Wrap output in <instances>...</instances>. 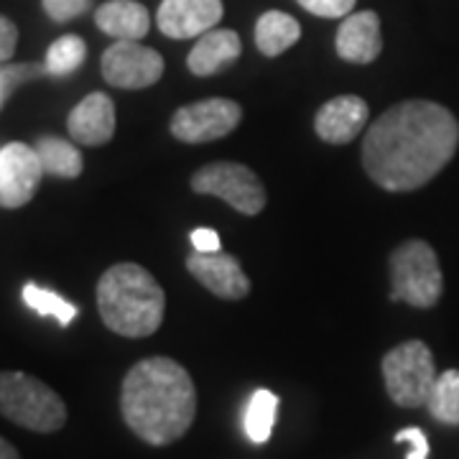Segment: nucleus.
I'll use <instances>...</instances> for the list:
<instances>
[{
  "mask_svg": "<svg viewBox=\"0 0 459 459\" xmlns=\"http://www.w3.org/2000/svg\"><path fill=\"white\" fill-rule=\"evenodd\" d=\"M459 123L444 105L406 100L388 108L362 138V166L377 186L413 192L455 159Z\"/></svg>",
  "mask_w": 459,
  "mask_h": 459,
  "instance_id": "f257e3e1",
  "label": "nucleus"
},
{
  "mask_svg": "<svg viewBox=\"0 0 459 459\" xmlns=\"http://www.w3.org/2000/svg\"><path fill=\"white\" fill-rule=\"evenodd\" d=\"M120 413L133 434L151 446L174 444L197 416L195 380L171 358L135 362L123 377Z\"/></svg>",
  "mask_w": 459,
  "mask_h": 459,
  "instance_id": "f03ea898",
  "label": "nucleus"
},
{
  "mask_svg": "<svg viewBox=\"0 0 459 459\" xmlns=\"http://www.w3.org/2000/svg\"><path fill=\"white\" fill-rule=\"evenodd\" d=\"M161 283L138 263H115L98 281V312L105 327L120 337H151L164 322Z\"/></svg>",
  "mask_w": 459,
  "mask_h": 459,
  "instance_id": "7ed1b4c3",
  "label": "nucleus"
},
{
  "mask_svg": "<svg viewBox=\"0 0 459 459\" xmlns=\"http://www.w3.org/2000/svg\"><path fill=\"white\" fill-rule=\"evenodd\" d=\"M0 416L39 434L59 431L66 424L62 395L29 373H0Z\"/></svg>",
  "mask_w": 459,
  "mask_h": 459,
  "instance_id": "20e7f679",
  "label": "nucleus"
},
{
  "mask_svg": "<svg viewBox=\"0 0 459 459\" xmlns=\"http://www.w3.org/2000/svg\"><path fill=\"white\" fill-rule=\"evenodd\" d=\"M444 276L437 250L424 240H406L391 253V299L413 309L439 304Z\"/></svg>",
  "mask_w": 459,
  "mask_h": 459,
  "instance_id": "39448f33",
  "label": "nucleus"
},
{
  "mask_svg": "<svg viewBox=\"0 0 459 459\" xmlns=\"http://www.w3.org/2000/svg\"><path fill=\"white\" fill-rule=\"evenodd\" d=\"M434 355L421 340H409L385 352L383 358V380L385 391L401 409L427 406L431 388L437 383Z\"/></svg>",
  "mask_w": 459,
  "mask_h": 459,
  "instance_id": "423d86ee",
  "label": "nucleus"
},
{
  "mask_svg": "<svg viewBox=\"0 0 459 459\" xmlns=\"http://www.w3.org/2000/svg\"><path fill=\"white\" fill-rule=\"evenodd\" d=\"M192 189L197 195H210L228 202L235 212L255 217L265 207V186L253 169L232 161H217L199 169L192 177Z\"/></svg>",
  "mask_w": 459,
  "mask_h": 459,
  "instance_id": "0eeeda50",
  "label": "nucleus"
},
{
  "mask_svg": "<svg viewBox=\"0 0 459 459\" xmlns=\"http://www.w3.org/2000/svg\"><path fill=\"white\" fill-rule=\"evenodd\" d=\"M243 108L228 98H210L179 108L171 117V135L181 143H210L235 131Z\"/></svg>",
  "mask_w": 459,
  "mask_h": 459,
  "instance_id": "6e6552de",
  "label": "nucleus"
},
{
  "mask_svg": "<svg viewBox=\"0 0 459 459\" xmlns=\"http://www.w3.org/2000/svg\"><path fill=\"white\" fill-rule=\"evenodd\" d=\"M100 66L105 82L117 90H146L164 77L161 54L141 41H115L105 49Z\"/></svg>",
  "mask_w": 459,
  "mask_h": 459,
  "instance_id": "1a4fd4ad",
  "label": "nucleus"
},
{
  "mask_svg": "<svg viewBox=\"0 0 459 459\" xmlns=\"http://www.w3.org/2000/svg\"><path fill=\"white\" fill-rule=\"evenodd\" d=\"M44 166L36 148L13 141L0 148V207L18 210L29 204L41 184Z\"/></svg>",
  "mask_w": 459,
  "mask_h": 459,
  "instance_id": "9d476101",
  "label": "nucleus"
},
{
  "mask_svg": "<svg viewBox=\"0 0 459 459\" xmlns=\"http://www.w3.org/2000/svg\"><path fill=\"white\" fill-rule=\"evenodd\" d=\"M186 271L210 291L225 301H240L250 294V281L240 261L230 253H195L186 258Z\"/></svg>",
  "mask_w": 459,
  "mask_h": 459,
  "instance_id": "9b49d317",
  "label": "nucleus"
},
{
  "mask_svg": "<svg viewBox=\"0 0 459 459\" xmlns=\"http://www.w3.org/2000/svg\"><path fill=\"white\" fill-rule=\"evenodd\" d=\"M222 0H164L159 5L156 23L169 39H195L212 31L222 21Z\"/></svg>",
  "mask_w": 459,
  "mask_h": 459,
  "instance_id": "f8f14e48",
  "label": "nucleus"
},
{
  "mask_svg": "<svg viewBox=\"0 0 459 459\" xmlns=\"http://www.w3.org/2000/svg\"><path fill=\"white\" fill-rule=\"evenodd\" d=\"M368 102L358 95H340V98L325 102L316 117H314V131L316 135L332 143V146H342L355 141L368 123Z\"/></svg>",
  "mask_w": 459,
  "mask_h": 459,
  "instance_id": "ddd939ff",
  "label": "nucleus"
},
{
  "mask_svg": "<svg viewBox=\"0 0 459 459\" xmlns=\"http://www.w3.org/2000/svg\"><path fill=\"white\" fill-rule=\"evenodd\" d=\"M66 131L80 146H105L115 135V102L105 92H90L69 113Z\"/></svg>",
  "mask_w": 459,
  "mask_h": 459,
  "instance_id": "4468645a",
  "label": "nucleus"
},
{
  "mask_svg": "<svg viewBox=\"0 0 459 459\" xmlns=\"http://www.w3.org/2000/svg\"><path fill=\"white\" fill-rule=\"evenodd\" d=\"M334 47L340 59L350 65H373L383 51V33L380 18L373 11H358L344 16L342 26L337 29Z\"/></svg>",
  "mask_w": 459,
  "mask_h": 459,
  "instance_id": "2eb2a0df",
  "label": "nucleus"
},
{
  "mask_svg": "<svg viewBox=\"0 0 459 459\" xmlns=\"http://www.w3.org/2000/svg\"><path fill=\"white\" fill-rule=\"evenodd\" d=\"M243 51V41L232 29H212L202 33L195 49L189 51L186 66L197 77H212L220 69L230 66Z\"/></svg>",
  "mask_w": 459,
  "mask_h": 459,
  "instance_id": "dca6fc26",
  "label": "nucleus"
},
{
  "mask_svg": "<svg viewBox=\"0 0 459 459\" xmlns=\"http://www.w3.org/2000/svg\"><path fill=\"white\" fill-rule=\"evenodd\" d=\"M95 23L115 41H141L151 31V16L135 0H108L95 11Z\"/></svg>",
  "mask_w": 459,
  "mask_h": 459,
  "instance_id": "f3484780",
  "label": "nucleus"
},
{
  "mask_svg": "<svg viewBox=\"0 0 459 459\" xmlns=\"http://www.w3.org/2000/svg\"><path fill=\"white\" fill-rule=\"evenodd\" d=\"M301 39V26L283 11H265L255 23V47L263 56H279Z\"/></svg>",
  "mask_w": 459,
  "mask_h": 459,
  "instance_id": "a211bd4d",
  "label": "nucleus"
},
{
  "mask_svg": "<svg viewBox=\"0 0 459 459\" xmlns=\"http://www.w3.org/2000/svg\"><path fill=\"white\" fill-rule=\"evenodd\" d=\"M36 153L41 159L44 174L59 177V179H77L82 174L84 161L80 148L56 135H41L36 141Z\"/></svg>",
  "mask_w": 459,
  "mask_h": 459,
  "instance_id": "6ab92c4d",
  "label": "nucleus"
},
{
  "mask_svg": "<svg viewBox=\"0 0 459 459\" xmlns=\"http://www.w3.org/2000/svg\"><path fill=\"white\" fill-rule=\"evenodd\" d=\"M276 413H279V395L271 391H255L246 411V434L250 442L265 444L273 434L276 424Z\"/></svg>",
  "mask_w": 459,
  "mask_h": 459,
  "instance_id": "aec40b11",
  "label": "nucleus"
},
{
  "mask_svg": "<svg viewBox=\"0 0 459 459\" xmlns=\"http://www.w3.org/2000/svg\"><path fill=\"white\" fill-rule=\"evenodd\" d=\"M427 409L439 424L459 427V370H446L437 377Z\"/></svg>",
  "mask_w": 459,
  "mask_h": 459,
  "instance_id": "412c9836",
  "label": "nucleus"
},
{
  "mask_svg": "<svg viewBox=\"0 0 459 459\" xmlns=\"http://www.w3.org/2000/svg\"><path fill=\"white\" fill-rule=\"evenodd\" d=\"M21 299L31 312L41 314V316H54L62 327H69L77 316V307L72 301H66L65 296L54 294L39 283H26L21 291Z\"/></svg>",
  "mask_w": 459,
  "mask_h": 459,
  "instance_id": "4be33fe9",
  "label": "nucleus"
},
{
  "mask_svg": "<svg viewBox=\"0 0 459 459\" xmlns=\"http://www.w3.org/2000/svg\"><path fill=\"white\" fill-rule=\"evenodd\" d=\"M87 59V44H84L80 36L74 33H66L62 39H56L54 44L47 51V59H44V66H47V74H54V77H65V74H72L74 69H80Z\"/></svg>",
  "mask_w": 459,
  "mask_h": 459,
  "instance_id": "5701e85b",
  "label": "nucleus"
},
{
  "mask_svg": "<svg viewBox=\"0 0 459 459\" xmlns=\"http://www.w3.org/2000/svg\"><path fill=\"white\" fill-rule=\"evenodd\" d=\"M47 74V66L44 65H0V108L8 102L11 92H16L21 84L39 80Z\"/></svg>",
  "mask_w": 459,
  "mask_h": 459,
  "instance_id": "b1692460",
  "label": "nucleus"
},
{
  "mask_svg": "<svg viewBox=\"0 0 459 459\" xmlns=\"http://www.w3.org/2000/svg\"><path fill=\"white\" fill-rule=\"evenodd\" d=\"M44 13L54 21V23H66L82 16L84 11L92 5V0H41Z\"/></svg>",
  "mask_w": 459,
  "mask_h": 459,
  "instance_id": "393cba45",
  "label": "nucleus"
},
{
  "mask_svg": "<svg viewBox=\"0 0 459 459\" xmlns=\"http://www.w3.org/2000/svg\"><path fill=\"white\" fill-rule=\"evenodd\" d=\"M296 3L319 18H344L352 13L358 0H296Z\"/></svg>",
  "mask_w": 459,
  "mask_h": 459,
  "instance_id": "a878e982",
  "label": "nucleus"
},
{
  "mask_svg": "<svg viewBox=\"0 0 459 459\" xmlns=\"http://www.w3.org/2000/svg\"><path fill=\"white\" fill-rule=\"evenodd\" d=\"M395 442H406L411 446L406 459H427L429 457V442H427V434L421 431V429L411 427L403 429V431H398L395 434Z\"/></svg>",
  "mask_w": 459,
  "mask_h": 459,
  "instance_id": "bb28decb",
  "label": "nucleus"
},
{
  "mask_svg": "<svg viewBox=\"0 0 459 459\" xmlns=\"http://www.w3.org/2000/svg\"><path fill=\"white\" fill-rule=\"evenodd\" d=\"M18 47V29L11 18L0 16V65L11 62Z\"/></svg>",
  "mask_w": 459,
  "mask_h": 459,
  "instance_id": "cd10ccee",
  "label": "nucleus"
},
{
  "mask_svg": "<svg viewBox=\"0 0 459 459\" xmlns=\"http://www.w3.org/2000/svg\"><path fill=\"white\" fill-rule=\"evenodd\" d=\"M192 246L197 253H217L220 250V235L210 228H197L192 232Z\"/></svg>",
  "mask_w": 459,
  "mask_h": 459,
  "instance_id": "c85d7f7f",
  "label": "nucleus"
},
{
  "mask_svg": "<svg viewBox=\"0 0 459 459\" xmlns=\"http://www.w3.org/2000/svg\"><path fill=\"white\" fill-rule=\"evenodd\" d=\"M0 459H21L16 446H13L11 442H5L3 437H0Z\"/></svg>",
  "mask_w": 459,
  "mask_h": 459,
  "instance_id": "c756f323",
  "label": "nucleus"
}]
</instances>
